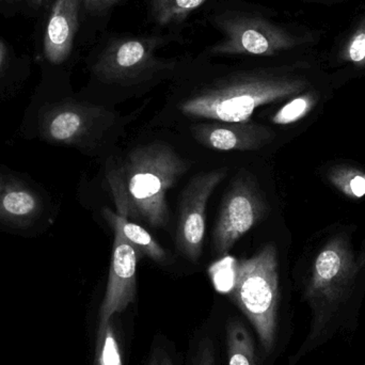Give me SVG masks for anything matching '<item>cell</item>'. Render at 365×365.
Instances as JSON below:
<instances>
[{
	"instance_id": "9a60e30c",
	"label": "cell",
	"mask_w": 365,
	"mask_h": 365,
	"mask_svg": "<svg viewBox=\"0 0 365 365\" xmlns=\"http://www.w3.org/2000/svg\"><path fill=\"white\" fill-rule=\"evenodd\" d=\"M227 343L229 365H257L252 336L242 323L234 321L227 325Z\"/></svg>"
},
{
	"instance_id": "5bb4252c",
	"label": "cell",
	"mask_w": 365,
	"mask_h": 365,
	"mask_svg": "<svg viewBox=\"0 0 365 365\" xmlns=\"http://www.w3.org/2000/svg\"><path fill=\"white\" fill-rule=\"evenodd\" d=\"M103 216L113 231L121 234L126 242L135 247L140 257H148L158 263L166 262V251L145 227L108 207L103 208Z\"/></svg>"
},
{
	"instance_id": "4fadbf2b",
	"label": "cell",
	"mask_w": 365,
	"mask_h": 365,
	"mask_svg": "<svg viewBox=\"0 0 365 365\" xmlns=\"http://www.w3.org/2000/svg\"><path fill=\"white\" fill-rule=\"evenodd\" d=\"M42 208L38 193L14 178L0 175V220L25 225L38 217Z\"/></svg>"
},
{
	"instance_id": "2e32d148",
	"label": "cell",
	"mask_w": 365,
	"mask_h": 365,
	"mask_svg": "<svg viewBox=\"0 0 365 365\" xmlns=\"http://www.w3.org/2000/svg\"><path fill=\"white\" fill-rule=\"evenodd\" d=\"M328 181L351 200L365 197V171L351 165H336L327 173Z\"/></svg>"
},
{
	"instance_id": "30bf717a",
	"label": "cell",
	"mask_w": 365,
	"mask_h": 365,
	"mask_svg": "<svg viewBox=\"0 0 365 365\" xmlns=\"http://www.w3.org/2000/svg\"><path fill=\"white\" fill-rule=\"evenodd\" d=\"M193 138L216 151H257L272 143V128L257 122H222L197 124L191 128Z\"/></svg>"
},
{
	"instance_id": "d6986e66",
	"label": "cell",
	"mask_w": 365,
	"mask_h": 365,
	"mask_svg": "<svg viewBox=\"0 0 365 365\" xmlns=\"http://www.w3.org/2000/svg\"><path fill=\"white\" fill-rule=\"evenodd\" d=\"M96 365H123L119 343L111 321L105 326L104 329L98 331Z\"/></svg>"
},
{
	"instance_id": "603a6c76",
	"label": "cell",
	"mask_w": 365,
	"mask_h": 365,
	"mask_svg": "<svg viewBox=\"0 0 365 365\" xmlns=\"http://www.w3.org/2000/svg\"><path fill=\"white\" fill-rule=\"evenodd\" d=\"M148 365H175L169 354L164 349H156L152 353Z\"/></svg>"
},
{
	"instance_id": "3957f363",
	"label": "cell",
	"mask_w": 365,
	"mask_h": 365,
	"mask_svg": "<svg viewBox=\"0 0 365 365\" xmlns=\"http://www.w3.org/2000/svg\"><path fill=\"white\" fill-rule=\"evenodd\" d=\"M308 81L269 70L242 71L212 81L180 105L184 115L212 121H249L264 105L294 98Z\"/></svg>"
},
{
	"instance_id": "7c38bea8",
	"label": "cell",
	"mask_w": 365,
	"mask_h": 365,
	"mask_svg": "<svg viewBox=\"0 0 365 365\" xmlns=\"http://www.w3.org/2000/svg\"><path fill=\"white\" fill-rule=\"evenodd\" d=\"M81 0H55L45 30L44 53L53 64L70 57L79 25Z\"/></svg>"
},
{
	"instance_id": "52a82bcc",
	"label": "cell",
	"mask_w": 365,
	"mask_h": 365,
	"mask_svg": "<svg viewBox=\"0 0 365 365\" xmlns=\"http://www.w3.org/2000/svg\"><path fill=\"white\" fill-rule=\"evenodd\" d=\"M158 38H117L98 56L93 72L106 83L133 85L167 68V62L156 56Z\"/></svg>"
},
{
	"instance_id": "8fae6325",
	"label": "cell",
	"mask_w": 365,
	"mask_h": 365,
	"mask_svg": "<svg viewBox=\"0 0 365 365\" xmlns=\"http://www.w3.org/2000/svg\"><path fill=\"white\" fill-rule=\"evenodd\" d=\"M108 113L100 107L85 104H62L47 115L44 132L47 138L66 145H76L105 128Z\"/></svg>"
},
{
	"instance_id": "cb8c5ba5",
	"label": "cell",
	"mask_w": 365,
	"mask_h": 365,
	"mask_svg": "<svg viewBox=\"0 0 365 365\" xmlns=\"http://www.w3.org/2000/svg\"><path fill=\"white\" fill-rule=\"evenodd\" d=\"M8 53V48H6V44H4V41L0 40V73L2 72L4 66H6Z\"/></svg>"
},
{
	"instance_id": "44dd1931",
	"label": "cell",
	"mask_w": 365,
	"mask_h": 365,
	"mask_svg": "<svg viewBox=\"0 0 365 365\" xmlns=\"http://www.w3.org/2000/svg\"><path fill=\"white\" fill-rule=\"evenodd\" d=\"M193 365H216L215 364L214 347L210 340L206 341L202 345L201 349L197 354V359H195Z\"/></svg>"
},
{
	"instance_id": "8992f818",
	"label": "cell",
	"mask_w": 365,
	"mask_h": 365,
	"mask_svg": "<svg viewBox=\"0 0 365 365\" xmlns=\"http://www.w3.org/2000/svg\"><path fill=\"white\" fill-rule=\"evenodd\" d=\"M268 212V205L251 175H238L227 189L212 232V246L225 255Z\"/></svg>"
},
{
	"instance_id": "ffe728a7",
	"label": "cell",
	"mask_w": 365,
	"mask_h": 365,
	"mask_svg": "<svg viewBox=\"0 0 365 365\" xmlns=\"http://www.w3.org/2000/svg\"><path fill=\"white\" fill-rule=\"evenodd\" d=\"M341 59L357 68H365V17L343 46Z\"/></svg>"
},
{
	"instance_id": "484cf974",
	"label": "cell",
	"mask_w": 365,
	"mask_h": 365,
	"mask_svg": "<svg viewBox=\"0 0 365 365\" xmlns=\"http://www.w3.org/2000/svg\"><path fill=\"white\" fill-rule=\"evenodd\" d=\"M47 1H49V0H43V4H46Z\"/></svg>"
},
{
	"instance_id": "d4e9b609",
	"label": "cell",
	"mask_w": 365,
	"mask_h": 365,
	"mask_svg": "<svg viewBox=\"0 0 365 365\" xmlns=\"http://www.w3.org/2000/svg\"><path fill=\"white\" fill-rule=\"evenodd\" d=\"M6 1H15V0H6ZM26 1L30 2V4H34L36 6L43 4V0H26Z\"/></svg>"
},
{
	"instance_id": "7402d4cb",
	"label": "cell",
	"mask_w": 365,
	"mask_h": 365,
	"mask_svg": "<svg viewBox=\"0 0 365 365\" xmlns=\"http://www.w3.org/2000/svg\"><path fill=\"white\" fill-rule=\"evenodd\" d=\"M119 0H83L86 10L89 12H103L118 4Z\"/></svg>"
},
{
	"instance_id": "9c48e42d",
	"label": "cell",
	"mask_w": 365,
	"mask_h": 365,
	"mask_svg": "<svg viewBox=\"0 0 365 365\" xmlns=\"http://www.w3.org/2000/svg\"><path fill=\"white\" fill-rule=\"evenodd\" d=\"M140 255L134 246L115 232L106 293L100 311L98 331L104 329L113 315L123 312L136 295L137 264Z\"/></svg>"
},
{
	"instance_id": "277c9868",
	"label": "cell",
	"mask_w": 365,
	"mask_h": 365,
	"mask_svg": "<svg viewBox=\"0 0 365 365\" xmlns=\"http://www.w3.org/2000/svg\"><path fill=\"white\" fill-rule=\"evenodd\" d=\"M232 299L249 319L266 354H272L279 334L280 278L276 247L266 245L236 265Z\"/></svg>"
},
{
	"instance_id": "5b68a950",
	"label": "cell",
	"mask_w": 365,
	"mask_h": 365,
	"mask_svg": "<svg viewBox=\"0 0 365 365\" xmlns=\"http://www.w3.org/2000/svg\"><path fill=\"white\" fill-rule=\"evenodd\" d=\"M222 34L210 49L214 55L272 57L294 48L297 36L269 19L245 12H227L216 19Z\"/></svg>"
},
{
	"instance_id": "ba28073f",
	"label": "cell",
	"mask_w": 365,
	"mask_h": 365,
	"mask_svg": "<svg viewBox=\"0 0 365 365\" xmlns=\"http://www.w3.org/2000/svg\"><path fill=\"white\" fill-rule=\"evenodd\" d=\"M227 173V168L200 173L184 189L175 242L180 252L190 261L197 262L201 257L206 230V206Z\"/></svg>"
},
{
	"instance_id": "e0dca14e",
	"label": "cell",
	"mask_w": 365,
	"mask_h": 365,
	"mask_svg": "<svg viewBox=\"0 0 365 365\" xmlns=\"http://www.w3.org/2000/svg\"><path fill=\"white\" fill-rule=\"evenodd\" d=\"M207 0H149L154 21L160 26L170 25L186 19Z\"/></svg>"
},
{
	"instance_id": "ac0fdd59",
	"label": "cell",
	"mask_w": 365,
	"mask_h": 365,
	"mask_svg": "<svg viewBox=\"0 0 365 365\" xmlns=\"http://www.w3.org/2000/svg\"><path fill=\"white\" fill-rule=\"evenodd\" d=\"M317 102H319V96L314 92L298 94L274 113V117L272 118V123L277 125H289V124L296 123L307 117L317 106Z\"/></svg>"
},
{
	"instance_id": "4316f807",
	"label": "cell",
	"mask_w": 365,
	"mask_h": 365,
	"mask_svg": "<svg viewBox=\"0 0 365 365\" xmlns=\"http://www.w3.org/2000/svg\"><path fill=\"white\" fill-rule=\"evenodd\" d=\"M364 365H365V364Z\"/></svg>"
},
{
	"instance_id": "7a4b0ae2",
	"label": "cell",
	"mask_w": 365,
	"mask_h": 365,
	"mask_svg": "<svg viewBox=\"0 0 365 365\" xmlns=\"http://www.w3.org/2000/svg\"><path fill=\"white\" fill-rule=\"evenodd\" d=\"M188 169V163L165 143L133 150L106 175L118 214L152 227H167V193Z\"/></svg>"
},
{
	"instance_id": "6da1fadb",
	"label": "cell",
	"mask_w": 365,
	"mask_h": 365,
	"mask_svg": "<svg viewBox=\"0 0 365 365\" xmlns=\"http://www.w3.org/2000/svg\"><path fill=\"white\" fill-rule=\"evenodd\" d=\"M362 270L364 265L345 236H334L322 247L302 289L310 308V328L292 364L336 339L356 334L360 326Z\"/></svg>"
}]
</instances>
